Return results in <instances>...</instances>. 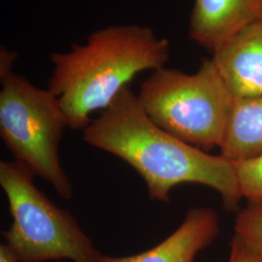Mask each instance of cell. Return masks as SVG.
<instances>
[{"instance_id":"obj_1","label":"cell","mask_w":262,"mask_h":262,"mask_svg":"<svg viewBox=\"0 0 262 262\" xmlns=\"http://www.w3.org/2000/svg\"><path fill=\"white\" fill-rule=\"evenodd\" d=\"M83 140L129 164L145 181L150 200L169 203L171 190L182 184L215 189L229 211L243 199L235 163L159 128L129 86L84 128Z\"/></svg>"},{"instance_id":"obj_2","label":"cell","mask_w":262,"mask_h":262,"mask_svg":"<svg viewBox=\"0 0 262 262\" xmlns=\"http://www.w3.org/2000/svg\"><path fill=\"white\" fill-rule=\"evenodd\" d=\"M168 39L138 25L110 26L90 34L85 43L51 54L48 89L58 98L67 127L79 130L103 111L142 72L164 67Z\"/></svg>"},{"instance_id":"obj_3","label":"cell","mask_w":262,"mask_h":262,"mask_svg":"<svg viewBox=\"0 0 262 262\" xmlns=\"http://www.w3.org/2000/svg\"><path fill=\"white\" fill-rule=\"evenodd\" d=\"M137 97L159 128L205 151L221 147L235 102L212 59L194 74L165 66L154 70Z\"/></svg>"},{"instance_id":"obj_4","label":"cell","mask_w":262,"mask_h":262,"mask_svg":"<svg viewBox=\"0 0 262 262\" xmlns=\"http://www.w3.org/2000/svg\"><path fill=\"white\" fill-rule=\"evenodd\" d=\"M34 176L32 169L20 161L0 162V185L12 216V225L2 236L16 260L100 262L102 253L75 216L39 190Z\"/></svg>"},{"instance_id":"obj_5","label":"cell","mask_w":262,"mask_h":262,"mask_svg":"<svg viewBox=\"0 0 262 262\" xmlns=\"http://www.w3.org/2000/svg\"><path fill=\"white\" fill-rule=\"evenodd\" d=\"M0 80L3 143L15 160L47 181L61 198L71 199L73 187L59 158V144L67 123L58 98L48 88H37L14 72Z\"/></svg>"},{"instance_id":"obj_6","label":"cell","mask_w":262,"mask_h":262,"mask_svg":"<svg viewBox=\"0 0 262 262\" xmlns=\"http://www.w3.org/2000/svg\"><path fill=\"white\" fill-rule=\"evenodd\" d=\"M211 59L235 99L262 95V19L226 41Z\"/></svg>"},{"instance_id":"obj_7","label":"cell","mask_w":262,"mask_h":262,"mask_svg":"<svg viewBox=\"0 0 262 262\" xmlns=\"http://www.w3.org/2000/svg\"><path fill=\"white\" fill-rule=\"evenodd\" d=\"M220 233L219 215L210 208H191L178 228L157 246L127 256L102 254L100 262H194Z\"/></svg>"},{"instance_id":"obj_8","label":"cell","mask_w":262,"mask_h":262,"mask_svg":"<svg viewBox=\"0 0 262 262\" xmlns=\"http://www.w3.org/2000/svg\"><path fill=\"white\" fill-rule=\"evenodd\" d=\"M260 19L262 0H195L189 18V37L213 54Z\"/></svg>"},{"instance_id":"obj_9","label":"cell","mask_w":262,"mask_h":262,"mask_svg":"<svg viewBox=\"0 0 262 262\" xmlns=\"http://www.w3.org/2000/svg\"><path fill=\"white\" fill-rule=\"evenodd\" d=\"M220 150L233 163L262 156V95L235 99Z\"/></svg>"},{"instance_id":"obj_10","label":"cell","mask_w":262,"mask_h":262,"mask_svg":"<svg viewBox=\"0 0 262 262\" xmlns=\"http://www.w3.org/2000/svg\"><path fill=\"white\" fill-rule=\"evenodd\" d=\"M235 234L262 251V201L247 202L238 210L235 220Z\"/></svg>"},{"instance_id":"obj_11","label":"cell","mask_w":262,"mask_h":262,"mask_svg":"<svg viewBox=\"0 0 262 262\" xmlns=\"http://www.w3.org/2000/svg\"><path fill=\"white\" fill-rule=\"evenodd\" d=\"M235 165L243 199L247 202L262 201V156Z\"/></svg>"},{"instance_id":"obj_12","label":"cell","mask_w":262,"mask_h":262,"mask_svg":"<svg viewBox=\"0 0 262 262\" xmlns=\"http://www.w3.org/2000/svg\"><path fill=\"white\" fill-rule=\"evenodd\" d=\"M227 262H262V251L239 235L234 234Z\"/></svg>"},{"instance_id":"obj_13","label":"cell","mask_w":262,"mask_h":262,"mask_svg":"<svg viewBox=\"0 0 262 262\" xmlns=\"http://www.w3.org/2000/svg\"><path fill=\"white\" fill-rule=\"evenodd\" d=\"M16 59V55L8 51L6 48H1L0 55V78L13 72V66Z\"/></svg>"},{"instance_id":"obj_14","label":"cell","mask_w":262,"mask_h":262,"mask_svg":"<svg viewBox=\"0 0 262 262\" xmlns=\"http://www.w3.org/2000/svg\"><path fill=\"white\" fill-rule=\"evenodd\" d=\"M0 262H18L5 244L0 245Z\"/></svg>"}]
</instances>
